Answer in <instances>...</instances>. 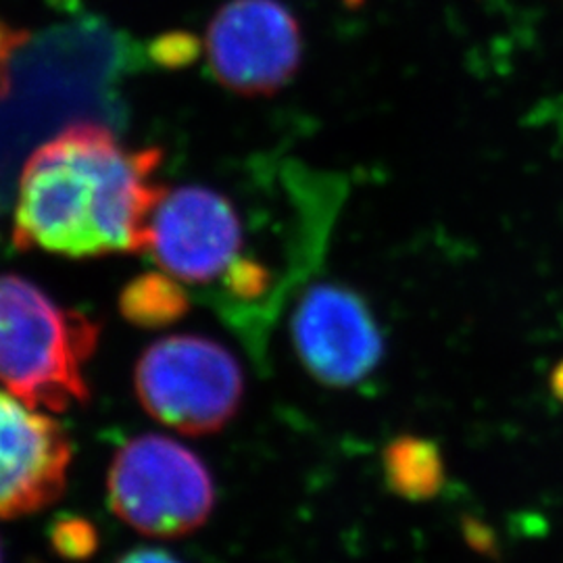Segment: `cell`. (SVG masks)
Listing matches in <instances>:
<instances>
[{"label":"cell","mask_w":563,"mask_h":563,"mask_svg":"<svg viewBox=\"0 0 563 563\" xmlns=\"http://www.w3.org/2000/svg\"><path fill=\"white\" fill-rule=\"evenodd\" d=\"M159 148H128L101 123H71L23 165L13 242L71 260L148 251L165 197Z\"/></svg>","instance_id":"1"},{"label":"cell","mask_w":563,"mask_h":563,"mask_svg":"<svg viewBox=\"0 0 563 563\" xmlns=\"http://www.w3.org/2000/svg\"><path fill=\"white\" fill-rule=\"evenodd\" d=\"M101 325L41 286L0 274V384L32 409L60 413L90 401L86 367Z\"/></svg>","instance_id":"2"},{"label":"cell","mask_w":563,"mask_h":563,"mask_svg":"<svg viewBox=\"0 0 563 563\" xmlns=\"http://www.w3.org/2000/svg\"><path fill=\"white\" fill-rule=\"evenodd\" d=\"M107 493L120 520L155 539L195 532L216 505L207 465L188 446L159 434L121 446L109 467Z\"/></svg>","instance_id":"3"},{"label":"cell","mask_w":563,"mask_h":563,"mask_svg":"<svg viewBox=\"0 0 563 563\" xmlns=\"http://www.w3.org/2000/svg\"><path fill=\"white\" fill-rule=\"evenodd\" d=\"M142 407L181 434L201 437L230 422L244 393L241 363L220 342L181 334L151 344L134 372Z\"/></svg>","instance_id":"4"},{"label":"cell","mask_w":563,"mask_h":563,"mask_svg":"<svg viewBox=\"0 0 563 563\" xmlns=\"http://www.w3.org/2000/svg\"><path fill=\"white\" fill-rule=\"evenodd\" d=\"M205 53L223 88L274 95L301 67V25L282 0H228L207 27Z\"/></svg>","instance_id":"5"},{"label":"cell","mask_w":563,"mask_h":563,"mask_svg":"<svg viewBox=\"0 0 563 563\" xmlns=\"http://www.w3.org/2000/svg\"><path fill=\"white\" fill-rule=\"evenodd\" d=\"M242 220L218 190L184 186L165 192L151 220L148 251L165 274L205 286L223 280L241 260Z\"/></svg>","instance_id":"6"},{"label":"cell","mask_w":563,"mask_h":563,"mask_svg":"<svg viewBox=\"0 0 563 563\" xmlns=\"http://www.w3.org/2000/svg\"><path fill=\"white\" fill-rule=\"evenodd\" d=\"M292 342L307 372L332 388L369 378L384 357L383 332L367 302L341 284H318L292 316Z\"/></svg>","instance_id":"7"},{"label":"cell","mask_w":563,"mask_h":563,"mask_svg":"<svg viewBox=\"0 0 563 563\" xmlns=\"http://www.w3.org/2000/svg\"><path fill=\"white\" fill-rule=\"evenodd\" d=\"M71 455V441L57 420L0 390V520L59 501Z\"/></svg>","instance_id":"8"},{"label":"cell","mask_w":563,"mask_h":563,"mask_svg":"<svg viewBox=\"0 0 563 563\" xmlns=\"http://www.w3.org/2000/svg\"><path fill=\"white\" fill-rule=\"evenodd\" d=\"M384 476L388 488L402 499H432L443 490V455L428 439L399 437L384 451Z\"/></svg>","instance_id":"9"},{"label":"cell","mask_w":563,"mask_h":563,"mask_svg":"<svg viewBox=\"0 0 563 563\" xmlns=\"http://www.w3.org/2000/svg\"><path fill=\"white\" fill-rule=\"evenodd\" d=\"M190 297L176 278L165 272H146L123 286L120 311L125 322L139 328H165L181 320Z\"/></svg>","instance_id":"10"},{"label":"cell","mask_w":563,"mask_h":563,"mask_svg":"<svg viewBox=\"0 0 563 563\" xmlns=\"http://www.w3.org/2000/svg\"><path fill=\"white\" fill-rule=\"evenodd\" d=\"M51 544L63 560L84 562L99 549V532L95 523L78 516H60L51 526Z\"/></svg>","instance_id":"11"},{"label":"cell","mask_w":563,"mask_h":563,"mask_svg":"<svg viewBox=\"0 0 563 563\" xmlns=\"http://www.w3.org/2000/svg\"><path fill=\"white\" fill-rule=\"evenodd\" d=\"M223 290L230 299L253 302L272 288V272L260 260L241 257L223 276Z\"/></svg>","instance_id":"12"},{"label":"cell","mask_w":563,"mask_h":563,"mask_svg":"<svg viewBox=\"0 0 563 563\" xmlns=\"http://www.w3.org/2000/svg\"><path fill=\"white\" fill-rule=\"evenodd\" d=\"M201 42L190 32H167L148 46V55L159 67L181 69L201 55Z\"/></svg>","instance_id":"13"},{"label":"cell","mask_w":563,"mask_h":563,"mask_svg":"<svg viewBox=\"0 0 563 563\" xmlns=\"http://www.w3.org/2000/svg\"><path fill=\"white\" fill-rule=\"evenodd\" d=\"M27 42V32L0 20V101L11 90V59Z\"/></svg>","instance_id":"14"},{"label":"cell","mask_w":563,"mask_h":563,"mask_svg":"<svg viewBox=\"0 0 563 563\" xmlns=\"http://www.w3.org/2000/svg\"><path fill=\"white\" fill-rule=\"evenodd\" d=\"M118 563H181L176 560L174 555H169L167 551L162 549H151V547H142V549H134L130 553H125L123 558L118 560Z\"/></svg>","instance_id":"15"},{"label":"cell","mask_w":563,"mask_h":563,"mask_svg":"<svg viewBox=\"0 0 563 563\" xmlns=\"http://www.w3.org/2000/svg\"><path fill=\"white\" fill-rule=\"evenodd\" d=\"M549 384H551V393H553V397H555L558 401L563 402V360L553 367L551 378H549Z\"/></svg>","instance_id":"16"},{"label":"cell","mask_w":563,"mask_h":563,"mask_svg":"<svg viewBox=\"0 0 563 563\" xmlns=\"http://www.w3.org/2000/svg\"><path fill=\"white\" fill-rule=\"evenodd\" d=\"M0 563H2V551H0Z\"/></svg>","instance_id":"17"}]
</instances>
